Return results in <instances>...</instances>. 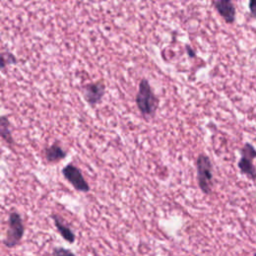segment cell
Wrapping results in <instances>:
<instances>
[{"mask_svg": "<svg viewBox=\"0 0 256 256\" xmlns=\"http://www.w3.org/2000/svg\"><path fill=\"white\" fill-rule=\"evenodd\" d=\"M138 110L143 117H153L158 108L159 99L154 93L149 81L146 78L141 79L138 91L135 97Z\"/></svg>", "mask_w": 256, "mask_h": 256, "instance_id": "cell-1", "label": "cell"}, {"mask_svg": "<svg viewBox=\"0 0 256 256\" xmlns=\"http://www.w3.org/2000/svg\"><path fill=\"white\" fill-rule=\"evenodd\" d=\"M196 172L200 190L204 194L209 195L213 186V165L210 158L204 153L199 154L197 157Z\"/></svg>", "mask_w": 256, "mask_h": 256, "instance_id": "cell-2", "label": "cell"}, {"mask_svg": "<svg viewBox=\"0 0 256 256\" xmlns=\"http://www.w3.org/2000/svg\"><path fill=\"white\" fill-rule=\"evenodd\" d=\"M24 224L21 215L17 211H13L9 214L8 229L6 236L3 240V244L7 248L16 247L22 240L24 235Z\"/></svg>", "mask_w": 256, "mask_h": 256, "instance_id": "cell-3", "label": "cell"}, {"mask_svg": "<svg viewBox=\"0 0 256 256\" xmlns=\"http://www.w3.org/2000/svg\"><path fill=\"white\" fill-rule=\"evenodd\" d=\"M241 157L238 161V168L240 172L246 175L251 180H256V167L253 163V160L256 158V149L255 147L246 142L241 148Z\"/></svg>", "mask_w": 256, "mask_h": 256, "instance_id": "cell-4", "label": "cell"}, {"mask_svg": "<svg viewBox=\"0 0 256 256\" xmlns=\"http://www.w3.org/2000/svg\"><path fill=\"white\" fill-rule=\"evenodd\" d=\"M62 175L64 178L77 190L80 192H89L90 186L85 180L81 170L73 164H67L62 169Z\"/></svg>", "mask_w": 256, "mask_h": 256, "instance_id": "cell-5", "label": "cell"}, {"mask_svg": "<svg viewBox=\"0 0 256 256\" xmlns=\"http://www.w3.org/2000/svg\"><path fill=\"white\" fill-rule=\"evenodd\" d=\"M105 93V84L102 80L91 82L82 87V94L88 104L94 106L99 103Z\"/></svg>", "mask_w": 256, "mask_h": 256, "instance_id": "cell-6", "label": "cell"}, {"mask_svg": "<svg viewBox=\"0 0 256 256\" xmlns=\"http://www.w3.org/2000/svg\"><path fill=\"white\" fill-rule=\"evenodd\" d=\"M212 4L226 23L232 24L235 21L236 9L230 0H217L213 1Z\"/></svg>", "mask_w": 256, "mask_h": 256, "instance_id": "cell-7", "label": "cell"}, {"mask_svg": "<svg viewBox=\"0 0 256 256\" xmlns=\"http://www.w3.org/2000/svg\"><path fill=\"white\" fill-rule=\"evenodd\" d=\"M52 219L54 222V225L58 231V233L61 235V237L67 241L70 244H73L75 242L76 236L73 230L65 223L62 217H60L58 214H52Z\"/></svg>", "mask_w": 256, "mask_h": 256, "instance_id": "cell-8", "label": "cell"}, {"mask_svg": "<svg viewBox=\"0 0 256 256\" xmlns=\"http://www.w3.org/2000/svg\"><path fill=\"white\" fill-rule=\"evenodd\" d=\"M44 154L47 162L54 163L64 159L67 155V152L61 147V145H59L58 142H54L52 145L45 148Z\"/></svg>", "mask_w": 256, "mask_h": 256, "instance_id": "cell-9", "label": "cell"}, {"mask_svg": "<svg viewBox=\"0 0 256 256\" xmlns=\"http://www.w3.org/2000/svg\"><path fill=\"white\" fill-rule=\"evenodd\" d=\"M0 134L2 139L7 144H13L14 140L12 138L11 129H10V122L5 116H1L0 118Z\"/></svg>", "mask_w": 256, "mask_h": 256, "instance_id": "cell-10", "label": "cell"}, {"mask_svg": "<svg viewBox=\"0 0 256 256\" xmlns=\"http://www.w3.org/2000/svg\"><path fill=\"white\" fill-rule=\"evenodd\" d=\"M16 62H17V59L15 58V56L11 52L6 51V52L1 53V69L2 70L5 68L6 65L14 64Z\"/></svg>", "mask_w": 256, "mask_h": 256, "instance_id": "cell-11", "label": "cell"}, {"mask_svg": "<svg viewBox=\"0 0 256 256\" xmlns=\"http://www.w3.org/2000/svg\"><path fill=\"white\" fill-rule=\"evenodd\" d=\"M52 256H76V255L70 249L58 246V247L53 248Z\"/></svg>", "mask_w": 256, "mask_h": 256, "instance_id": "cell-12", "label": "cell"}, {"mask_svg": "<svg viewBox=\"0 0 256 256\" xmlns=\"http://www.w3.org/2000/svg\"><path fill=\"white\" fill-rule=\"evenodd\" d=\"M249 7V12L252 17L256 18V0H251L248 4Z\"/></svg>", "mask_w": 256, "mask_h": 256, "instance_id": "cell-13", "label": "cell"}, {"mask_svg": "<svg viewBox=\"0 0 256 256\" xmlns=\"http://www.w3.org/2000/svg\"><path fill=\"white\" fill-rule=\"evenodd\" d=\"M186 51H187V54H188L189 57H191V58L196 57V52H195V50H194L193 48H191L189 45H186Z\"/></svg>", "mask_w": 256, "mask_h": 256, "instance_id": "cell-14", "label": "cell"}, {"mask_svg": "<svg viewBox=\"0 0 256 256\" xmlns=\"http://www.w3.org/2000/svg\"><path fill=\"white\" fill-rule=\"evenodd\" d=\"M44 256H49V255H48L47 253H45V254H44Z\"/></svg>", "mask_w": 256, "mask_h": 256, "instance_id": "cell-15", "label": "cell"}, {"mask_svg": "<svg viewBox=\"0 0 256 256\" xmlns=\"http://www.w3.org/2000/svg\"><path fill=\"white\" fill-rule=\"evenodd\" d=\"M253 256H256V252H255V253H254V254H253Z\"/></svg>", "mask_w": 256, "mask_h": 256, "instance_id": "cell-16", "label": "cell"}]
</instances>
